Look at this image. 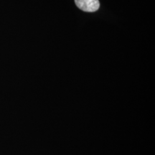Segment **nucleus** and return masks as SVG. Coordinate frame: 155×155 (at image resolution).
<instances>
[{"label":"nucleus","mask_w":155,"mask_h":155,"mask_svg":"<svg viewBox=\"0 0 155 155\" xmlns=\"http://www.w3.org/2000/svg\"><path fill=\"white\" fill-rule=\"evenodd\" d=\"M75 2L79 9L88 12H96L100 7L98 0H75Z\"/></svg>","instance_id":"f257e3e1"}]
</instances>
